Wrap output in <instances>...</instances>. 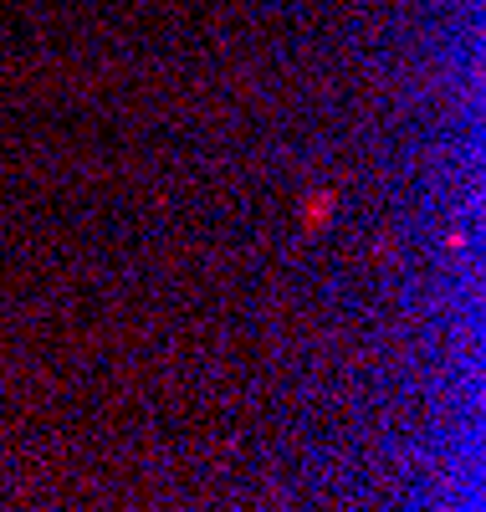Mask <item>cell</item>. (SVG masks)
<instances>
[{
	"mask_svg": "<svg viewBox=\"0 0 486 512\" xmlns=\"http://www.w3.org/2000/svg\"><path fill=\"white\" fill-rule=\"evenodd\" d=\"M333 200H338L333 190H323V195H313V200H307V210H302V226H307V231H318V226L328 221V210H333Z\"/></svg>",
	"mask_w": 486,
	"mask_h": 512,
	"instance_id": "6da1fadb",
	"label": "cell"
}]
</instances>
